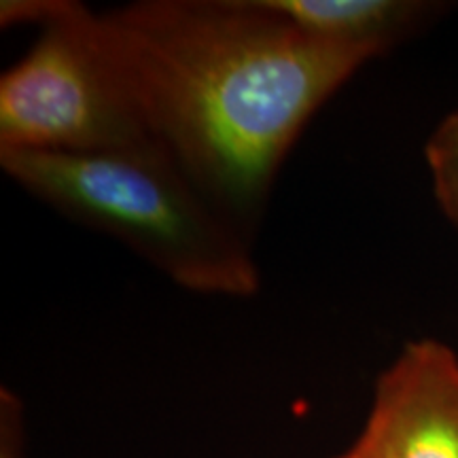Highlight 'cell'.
<instances>
[{
    "instance_id": "6da1fadb",
    "label": "cell",
    "mask_w": 458,
    "mask_h": 458,
    "mask_svg": "<svg viewBox=\"0 0 458 458\" xmlns=\"http://www.w3.org/2000/svg\"><path fill=\"white\" fill-rule=\"evenodd\" d=\"M98 28L153 142L244 229L314 114L376 60L266 0H139Z\"/></svg>"
},
{
    "instance_id": "5b68a950",
    "label": "cell",
    "mask_w": 458,
    "mask_h": 458,
    "mask_svg": "<svg viewBox=\"0 0 458 458\" xmlns=\"http://www.w3.org/2000/svg\"><path fill=\"white\" fill-rule=\"evenodd\" d=\"M301 30L323 41L386 54L428 20L437 4L418 0H266Z\"/></svg>"
},
{
    "instance_id": "3957f363",
    "label": "cell",
    "mask_w": 458,
    "mask_h": 458,
    "mask_svg": "<svg viewBox=\"0 0 458 458\" xmlns=\"http://www.w3.org/2000/svg\"><path fill=\"white\" fill-rule=\"evenodd\" d=\"M34 26L0 77V151L164 153L102 41L98 11L77 0H3L0 26Z\"/></svg>"
},
{
    "instance_id": "8992f818",
    "label": "cell",
    "mask_w": 458,
    "mask_h": 458,
    "mask_svg": "<svg viewBox=\"0 0 458 458\" xmlns=\"http://www.w3.org/2000/svg\"><path fill=\"white\" fill-rule=\"evenodd\" d=\"M425 157L435 199L458 229V108L445 114L433 130Z\"/></svg>"
},
{
    "instance_id": "277c9868",
    "label": "cell",
    "mask_w": 458,
    "mask_h": 458,
    "mask_svg": "<svg viewBox=\"0 0 458 458\" xmlns=\"http://www.w3.org/2000/svg\"><path fill=\"white\" fill-rule=\"evenodd\" d=\"M351 448L359 458H458V354L437 340L405 344Z\"/></svg>"
},
{
    "instance_id": "52a82bcc",
    "label": "cell",
    "mask_w": 458,
    "mask_h": 458,
    "mask_svg": "<svg viewBox=\"0 0 458 458\" xmlns=\"http://www.w3.org/2000/svg\"><path fill=\"white\" fill-rule=\"evenodd\" d=\"M24 405L9 388L0 391V458H26Z\"/></svg>"
},
{
    "instance_id": "ba28073f",
    "label": "cell",
    "mask_w": 458,
    "mask_h": 458,
    "mask_svg": "<svg viewBox=\"0 0 458 458\" xmlns=\"http://www.w3.org/2000/svg\"><path fill=\"white\" fill-rule=\"evenodd\" d=\"M334 458H359V454H357V452H354L352 448H348L346 452H342V454H337V456H334Z\"/></svg>"
},
{
    "instance_id": "7a4b0ae2",
    "label": "cell",
    "mask_w": 458,
    "mask_h": 458,
    "mask_svg": "<svg viewBox=\"0 0 458 458\" xmlns=\"http://www.w3.org/2000/svg\"><path fill=\"white\" fill-rule=\"evenodd\" d=\"M0 165L38 202L128 246L189 293L233 300L259 293L246 229L164 153L0 151Z\"/></svg>"
}]
</instances>
